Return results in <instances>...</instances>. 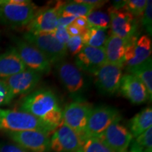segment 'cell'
I'll use <instances>...</instances> for the list:
<instances>
[{
    "mask_svg": "<svg viewBox=\"0 0 152 152\" xmlns=\"http://www.w3.org/2000/svg\"><path fill=\"white\" fill-rule=\"evenodd\" d=\"M66 28L68 35H70V37H73V36H83L85 32H86L83 29H81L80 28H79L77 26H76L73 22L70 25H68V26H66Z\"/></svg>",
    "mask_w": 152,
    "mask_h": 152,
    "instance_id": "836d02e7",
    "label": "cell"
},
{
    "mask_svg": "<svg viewBox=\"0 0 152 152\" xmlns=\"http://www.w3.org/2000/svg\"><path fill=\"white\" fill-rule=\"evenodd\" d=\"M125 1H114L113 2V7L114 9H123L125 6Z\"/></svg>",
    "mask_w": 152,
    "mask_h": 152,
    "instance_id": "d590c367",
    "label": "cell"
},
{
    "mask_svg": "<svg viewBox=\"0 0 152 152\" xmlns=\"http://www.w3.org/2000/svg\"><path fill=\"white\" fill-rule=\"evenodd\" d=\"M19 110L31 114L56 129L63 123V111L58 99L49 88L38 89L26 95L20 102Z\"/></svg>",
    "mask_w": 152,
    "mask_h": 152,
    "instance_id": "6da1fadb",
    "label": "cell"
},
{
    "mask_svg": "<svg viewBox=\"0 0 152 152\" xmlns=\"http://www.w3.org/2000/svg\"><path fill=\"white\" fill-rule=\"evenodd\" d=\"M121 120L114 121L99 138L113 151L128 152L133 137L130 130L120 123Z\"/></svg>",
    "mask_w": 152,
    "mask_h": 152,
    "instance_id": "4fadbf2b",
    "label": "cell"
},
{
    "mask_svg": "<svg viewBox=\"0 0 152 152\" xmlns=\"http://www.w3.org/2000/svg\"><path fill=\"white\" fill-rule=\"evenodd\" d=\"M41 77V73L26 68L20 73L2 80L10 88L15 98L20 95L30 94L37 87Z\"/></svg>",
    "mask_w": 152,
    "mask_h": 152,
    "instance_id": "2e32d148",
    "label": "cell"
},
{
    "mask_svg": "<svg viewBox=\"0 0 152 152\" xmlns=\"http://www.w3.org/2000/svg\"><path fill=\"white\" fill-rule=\"evenodd\" d=\"M112 35L129 41L135 35L137 23L132 14L124 9H109Z\"/></svg>",
    "mask_w": 152,
    "mask_h": 152,
    "instance_id": "5bb4252c",
    "label": "cell"
},
{
    "mask_svg": "<svg viewBox=\"0 0 152 152\" xmlns=\"http://www.w3.org/2000/svg\"><path fill=\"white\" fill-rule=\"evenodd\" d=\"M90 28H96L106 30L110 27L111 18L110 16L102 11H92L86 17Z\"/></svg>",
    "mask_w": 152,
    "mask_h": 152,
    "instance_id": "484cf974",
    "label": "cell"
},
{
    "mask_svg": "<svg viewBox=\"0 0 152 152\" xmlns=\"http://www.w3.org/2000/svg\"><path fill=\"white\" fill-rule=\"evenodd\" d=\"M128 43V41L126 39L111 34L106 39L104 47L106 62L123 67Z\"/></svg>",
    "mask_w": 152,
    "mask_h": 152,
    "instance_id": "ffe728a7",
    "label": "cell"
},
{
    "mask_svg": "<svg viewBox=\"0 0 152 152\" xmlns=\"http://www.w3.org/2000/svg\"><path fill=\"white\" fill-rule=\"evenodd\" d=\"M106 63L104 48H96L84 46L83 49L75 56V66L80 70L94 74Z\"/></svg>",
    "mask_w": 152,
    "mask_h": 152,
    "instance_id": "e0dca14e",
    "label": "cell"
},
{
    "mask_svg": "<svg viewBox=\"0 0 152 152\" xmlns=\"http://www.w3.org/2000/svg\"><path fill=\"white\" fill-rule=\"evenodd\" d=\"M84 141L77 133L62 123L51 138V149L54 152H78Z\"/></svg>",
    "mask_w": 152,
    "mask_h": 152,
    "instance_id": "7c38bea8",
    "label": "cell"
},
{
    "mask_svg": "<svg viewBox=\"0 0 152 152\" xmlns=\"http://www.w3.org/2000/svg\"><path fill=\"white\" fill-rule=\"evenodd\" d=\"M121 118L119 112L113 106L102 105L92 109L85 132V140L100 137L106 129L116 120Z\"/></svg>",
    "mask_w": 152,
    "mask_h": 152,
    "instance_id": "5b68a950",
    "label": "cell"
},
{
    "mask_svg": "<svg viewBox=\"0 0 152 152\" xmlns=\"http://www.w3.org/2000/svg\"><path fill=\"white\" fill-rule=\"evenodd\" d=\"M13 40L19 56L26 68L41 74L49 73L52 64L39 49L23 39L14 37Z\"/></svg>",
    "mask_w": 152,
    "mask_h": 152,
    "instance_id": "52a82bcc",
    "label": "cell"
},
{
    "mask_svg": "<svg viewBox=\"0 0 152 152\" xmlns=\"http://www.w3.org/2000/svg\"><path fill=\"white\" fill-rule=\"evenodd\" d=\"M152 125V109L147 107L137 113L129 123L130 132L133 137H137L146 132Z\"/></svg>",
    "mask_w": 152,
    "mask_h": 152,
    "instance_id": "44dd1931",
    "label": "cell"
},
{
    "mask_svg": "<svg viewBox=\"0 0 152 152\" xmlns=\"http://www.w3.org/2000/svg\"><path fill=\"white\" fill-rule=\"evenodd\" d=\"M23 39L39 49L51 64H57L67 56L66 45L60 43L53 33H32L27 32Z\"/></svg>",
    "mask_w": 152,
    "mask_h": 152,
    "instance_id": "277c9868",
    "label": "cell"
},
{
    "mask_svg": "<svg viewBox=\"0 0 152 152\" xmlns=\"http://www.w3.org/2000/svg\"><path fill=\"white\" fill-rule=\"evenodd\" d=\"M55 130L54 127L26 112L0 109V130L4 132L39 130L50 134Z\"/></svg>",
    "mask_w": 152,
    "mask_h": 152,
    "instance_id": "7a4b0ae2",
    "label": "cell"
},
{
    "mask_svg": "<svg viewBox=\"0 0 152 152\" xmlns=\"http://www.w3.org/2000/svg\"><path fill=\"white\" fill-rule=\"evenodd\" d=\"M128 152H152V128L137 137Z\"/></svg>",
    "mask_w": 152,
    "mask_h": 152,
    "instance_id": "d4e9b609",
    "label": "cell"
},
{
    "mask_svg": "<svg viewBox=\"0 0 152 152\" xmlns=\"http://www.w3.org/2000/svg\"><path fill=\"white\" fill-rule=\"evenodd\" d=\"M128 71L130 74L140 80L145 85L147 92L149 93V100L152 98V60L151 58H148L144 63L140 65L128 67Z\"/></svg>",
    "mask_w": 152,
    "mask_h": 152,
    "instance_id": "7402d4cb",
    "label": "cell"
},
{
    "mask_svg": "<svg viewBox=\"0 0 152 152\" xmlns=\"http://www.w3.org/2000/svg\"><path fill=\"white\" fill-rule=\"evenodd\" d=\"M151 0H147L145 9L142 14V26L145 28L150 35L152 31V5Z\"/></svg>",
    "mask_w": 152,
    "mask_h": 152,
    "instance_id": "f546056e",
    "label": "cell"
},
{
    "mask_svg": "<svg viewBox=\"0 0 152 152\" xmlns=\"http://www.w3.org/2000/svg\"><path fill=\"white\" fill-rule=\"evenodd\" d=\"M26 68L15 47H9L0 54V80L20 73Z\"/></svg>",
    "mask_w": 152,
    "mask_h": 152,
    "instance_id": "d6986e66",
    "label": "cell"
},
{
    "mask_svg": "<svg viewBox=\"0 0 152 152\" xmlns=\"http://www.w3.org/2000/svg\"><path fill=\"white\" fill-rule=\"evenodd\" d=\"M14 99L10 88L7 83L3 80H0V106L10 104Z\"/></svg>",
    "mask_w": 152,
    "mask_h": 152,
    "instance_id": "4dcf8cb0",
    "label": "cell"
},
{
    "mask_svg": "<svg viewBox=\"0 0 152 152\" xmlns=\"http://www.w3.org/2000/svg\"><path fill=\"white\" fill-rule=\"evenodd\" d=\"M55 67L59 80L70 95L75 99H81L85 89V81L80 70L64 60L56 64Z\"/></svg>",
    "mask_w": 152,
    "mask_h": 152,
    "instance_id": "ba28073f",
    "label": "cell"
},
{
    "mask_svg": "<svg viewBox=\"0 0 152 152\" xmlns=\"http://www.w3.org/2000/svg\"><path fill=\"white\" fill-rule=\"evenodd\" d=\"M119 90L121 94L132 104H141L149 99L145 85L132 74L123 75Z\"/></svg>",
    "mask_w": 152,
    "mask_h": 152,
    "instance_id": "ac0fdd59",
    "label": "cell"
},
{
    "mask_svg": "<svg viewBox=\"0 0 152 152\" xmlns=\"http://www.w3.org/2000/svg\"><path fill=\"white\" fill-rule=\"evenodd\" d=\"M37 11L28 0H0V21L13 28L27 26Z\"/></svg>",
    "mask_w": 152,
    "mask_h": 152,
    "instance_id": "3957f363",
    "label": "cell"
},
{
    "mask_svg": "<svg viewBox=\"0 0 152 152\" xmlns=\"http://www.w3.org/2000/svg\"><path fill=\"white\" fill-rule=\"evenodd\" d=\"M73 23L76 25V26H77L79 28H80L81 29L85 30V31H87V30H88V28H90L86 17H77V18H76L75 20H74Z\"/></svg>",
    "mask_w": 152,
    "mask_h": 152,
    "instance_id": "e575fe53",
    "label": "cell"
},
{
    "mask_svg": "<svg viewBox=\"0 0 152 152\" xmlns=\"http://www.w3.org/2000/svg\"><path fill=\"white\" fill-rule=\"evenodd\" d=\"M152 44L150 37L144 35H135L128 41L125 53V62L128 67L140 65L151 57Z\"/></svg>",
    "mask_w": 152,
    "mask_h": 152,
    "instance_id": "9a60e30c",
    "label": "cell"
},
{
    "mask_svg": "<svg viewBox=\"0 0 152 152\" xmlns=\"http://www.w3.org/2000/svg\"><path fill=\"white\" fill-rule=\"evenodd\" d=\"M62 1H58L53 7H45L36 11L27 26L28 32L32 33H53L58 26V16Z\"/></svg>",
    "mask_w": 152,
    "mask_h": 152,
    "instance_id": "30bf717a",
    "label": "cell"
},
{
    "mask_svg": "<svg viewBox=\"0 0 152 152\" xmlns=\"http://www.w3.org/2000/svg\"><path fill=\"white\" fill-rule=\"evenodd\" d=\"M67 50L73 55L76 56L84 47L82 36H73L70 37L68 42L66 45Z\"/></svg>",
    "mask_w": 152,
    "mask_h": 152,
    "instance_id": "f1b7e54d",
    "label": "cell"
},
{
    "mask_svg": "<svg viewBox=\"0 0 152 152\" xmlns=\"http://www.w3.org/2000/svg\"><path fill=\"white\" fill-rule=\"evenodd\" d=\"M55 38L63 45H66L68 39L70 38V35H68L66 27L58 26L56 29L53 32Z\"/></svg>",
    "mask_w": 152,
    "mask_h": 152,
    "instance_id": "1f68e13d",
    "label": "cell"
},
{
    "mask_svg": "<svg viewBox=\"0 0 152 152\" xmlns=\"http://www.w3.org/2000/svg\"><path fill=\"white\" fill-rule=\"evenodd\" d=\"M94 8L95 7L94 6L82 2L81 0L80 1L76 0L73 1H69L68 3H63L59 13L75 16L76 18L80 16L87 17Z\"/></svg>",
    "mask_w": 152,
    "mask_h": 152,
    "instance_id": "cb8c5ba5",
    "label": "cell"
},
{
    "mask_svg": "<svg viewBox=\"0 0 152 152\" xmlns=\"http://www.w3.org/2000/svg\"><path fill=\"white\" fill-rule=\"evenodd\" d=\"M5 133L15 143L27 151L48 152L51 149L49 133L39 130L5 132Z\"/></svg>",
    "mask_w": 152,
    "mask_h": 152,
    "instance_id": "9c48e42d",
    "label": "cell"
},
{
    "mask_svg": "<svg viewBox=\"0 0 152 152\" xmlns=\"http://www.w3.org/2000/svg\"><path fill=\"white\" fill-rule=\"evenodd\" d=\"M94 75L99 91L103 94L113 95L120 89L123 67L106 62Z\"/></svg>",
    "mask_w": 152,
    "mask_h": 152,
    "instance_id": "8fae6325",
    "label": "cell"
},
{
    "mask_svg": "<svg viewBox=\"0 0 152 152\" xmlns=\"http://www.w3.org/2000/svg\"><path fill=\"white\" fill-rule=\"evenodd\" d=\"M92 110V106L86 101L82 98L75 99L63 111V123L85 140V129Z\"/></svg>",
    "mask_w": 152,
    "mask_h": 152,
    "instance_id": "8992f818",
    "label": "cell"
},
{
    "mask_svg": "<svg viewBox=\"0 0 152 152\" xmlns=\"http://www.w3.org/2000/svg\"><path fill=\"white\" fill-rule=\"evenodd\" d=\"M78 152H115L104 143L99 138L85 139L81 149Z\"/></svg>",
    "mask_w": 152,
    "mask_h": 152,
    "instance_id": "4316f807",
    "label": "cell"
},
{
    "mask_svg": "<svg viewBox=\"0 0 152 152\" xmlns=\"http://www.w3.org/2000/svg\"><path fill=\"white\" fill-rule=\"evenodd\" d=\"M82 38L85 46L104 48L108 37L106 30L90 28L82 36Z\"/></svg>",
    "mask_w": 152,
    "mask_h": 152,
    "instance_id": "603a6c76",
    "label": "cell"
},
{
    "mask_svg": "<svg viewBox=\"0 0 152 152\" xmlns=\"http://www.w3.org/2000/svg\"><path fill=\"white\" fill-rule=\"evenodd\" d=\"M0 152H28L16 144L1 142L0 143Z\"/></svg>",
    "mask_w": 152,
    "mask_h": 152,
    "instance_id": "d6a6232c",
    "label": "cell"
},
{
    "mask_svg": "<svg viewBox=\"0 0 152 152\" xmlns=\"http://www.w3.org/2000/svg\"><path fill=\"white\" fill-rule=\"evenodd\" d=\"M147 0H128L125 1L123 9L133 16L139 17L142 16L145 9Z\"/></svg>",
    "mask_w": 152,
    "mask_h": 152,
    "instance_id": "83f0119b",
    "label": "cell"
}]
</instances>
